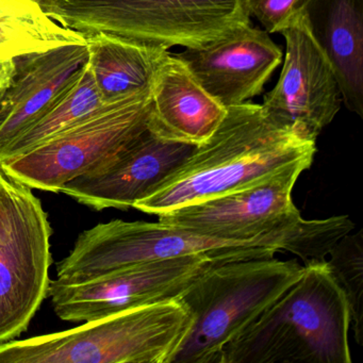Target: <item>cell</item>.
<instances>
[{
  "instance_id": "1",
  "label": "cell",
  "mask_w": 363,
  "mask_h": 363,
  "mask_svg": "<svg viewBox=\"0 0 363 363\" xmlns=\"http://www.w3.org/2000/svg\"><path fill=\"white\" fill-rule=\"evenodd\" d=\"M315 142L278 126L261 105L227 108L220 126L175 172L133 208L160 216L259 182L295 163L313 162Z\"/></svg>"
},
{
  "instance_id": "2",
  "label": "cell",
  "mask_w": 363,
  "mask_h": 363,
  "mask_svg": "<svg viewBox=\"0 0 363 363\" xmlns=\"http://www.w3.org/2000/svg\"><path fill=\"white\" fill-rule=\"evenodd\" d=\"M337 238L330 218L306 220L295 230L248 241L203 237L160 222L114 220L78 235L69 256L57 264V278L88 279L139 263L193 254L248 260L273 258L284 250L308 265L326 260Z\"/></svg>"
},
{
  "instance_id": "3",
  "label": "cell",
  "mask_w": 363,
  "mask_h": 363,
  "mask_svg": "<svg viewBox=\"0 0 363 363\" xmlns=\"http://www.w3.org/2000/svg\"><path fill=\"white\" fill-rule=\"evenodd\" d=\"M350 329L348 301L327 261L312 263L218 363H350Z\"/></svg>"
},
{
  "instance_id": "4",
  "label": "cell",
  "mask_w": 363,
  "mask_h": 363,
  "mask_svg": "<svg viewBox=\"0 0 363 363\" xmlns=\"http://www.w3.org/2000/svg\"><path fill=\"white\" fill-rule=\"evenodd\" d=\"M303 272L299 263L274 257L209 265L178 296L190 313L191 327L169 363H218L223 348Z\"/></svg>"
},
{
  "instance_id": "5",
  "label": "cell",
  "mask_w": 363,
  "mask_h": 363,
  "mask_svg": "<svg viewBox=\"0 0 363 363\" xmlns=\"http://www.w3.org/2000/svg\"><path fill=\"white\" fill-rule=\"evenodd\" d=\"M191 327L177 299L0 344V363H169Z\"/></svg>"
},
{
  "instance_id": "6",
  "label": "cell",
  "mask_w": 363,
  "mask_h": 363,
  "mask_svg": "<svg viewBox=\"0 0 363 363\" xmlns=\"http://www.w3.org/2000/svg\"><path fill=\"white\" fill-rule=\"evenodd\" d=\"M44 12L84 35L199 48L250 24L245 0H50Z\"/></svg>"
},
{
  "instance_id": "7",
  "label": "cell",
  "mask_w": 363,
  "mask_h": 363,
  "mask_svg": "<svg viewBox=\"0 0 363 363\" xmlns=\"http://www.w3.org/2000/svg\"><path fill=\"white\" fill-rule=\"evenodd\" d=\"M152 91L123 97L28 152L0 161L10 179L29 188L60 193L122 150L148 127Z\"/></svg>"
},
{
  "instance_id": "8",
  "label": "cell",
  "mask_w": 363,
  "mask_h": 363,
  "mask_svg": "<svg viewBox=\"0 0 363 363\" xmlns=\"http://www.w3.org/2000/svg\"><path fill=\"white\" fill-rule=\"evenodd\" d=\"M52 229L33 189L0 186V344L28 329L48 295Z\"/></svg>"
},
{
  "instance_id": "9",
  "label": "cell",
  "mask_w": 363,
  "mask_h": 363,
  "mask_svg": "<svg viewBox=\"0 0 363 363\" xmlns=\"http://www.w3.org/2000/svg\"><path fill=\"white\" fill-rule=\"evenodd\" d=\"M226 256L193 254L148 261L82 280L55 279L48 295L57 315L67 322H89L141 306L177 299L191 282Z\"/></svg>"
},
{
  "instance_id": "10",
  "label": "cell",
  "mask_w": 363,
  "mask_h": 363,
  "mask_svg": "<svg viewBox=\"0 0 363 363\" xmlns=\"http://www.w3.org/2000/svg\"><path fill=\"white\" fill-rule=\"evenodd\" d=\"M309 163H295L227 194L190 203L159 216V222L218 239H261L303 226L292 191Z\"/></svg>"
},
{
  "instance_id": "11",
  "label": "cell",
  "mask_w": 363,
  "mask_h": 363,
  "mask_svg": "<svg viewBox=\"0 0 363 363\" xmlns=\"http://www.w3.org/2000/svg\"><path fill=\"white\" fill-rule=\"evenodd\" d=\"M280 33L286 41L284 67L261 107L278 126L315 142L340 111L339 84L328 58L308 27L303 10Z\"/></svg>"
},
{
  "instance_id": "12",
  "label": "cell",
  "mask_w": 363,
  "mask_h": 363,
  "mask_svg": "<svg viewBox=\"0 0 363 363\" xmlns=\"http://www.w3.org/2000/svg\"><path fill=\"white\" fill-rule=\"evenodd\" d=\"M197 146L163 139L147 127L113 156L67 182L60 193L97 211L128 209L186 162Z\"/></svg>"
},
{
  "instance_id": "13",
  "label": "cell",
  "mask_w": 363,
  "mask_h": 363,
  "mask_svg": "<svg viewBox=\"0 0 363 363\" xmlns=\"http://www.w3.org/2000/svg\"><path fill=\"white\" fill-rule=\"evenodd\" d=\"M175 56L225 108L259 96L282 62L281 48L269 33L250 24L203 48H186Z\"/></svg>"
},
{
  "instance_id": "14",
  "label": "cell",
  "mask_w": 363,
  "mask_h": 363,
  "mask_svg": "<svg viewBox=\"0 0 363 363\" xmlns=\"http://www.w3.org/2000/svg\"><path fill=\"white\" fill-rule=\"evenodd\" d=\"M86 44L14 59L16 76L0 99V155L58 103L88 61Z\"/></svg>"
},
{
  "instance_id": "15",
  "label": "cell",
  "mask_w": 363,
  "mask_h": 363,
  "mask_svg": "<svg viewBox=\"0 0 363 363\" xmlns=\"http://www.w3.org/2000/svg\"><path fill=\"white\" fill-rule=\"evenodd\" d=\"M152 103L148 128L163 139L194 145L207 141L227 114V108L172 54L155 80Z\"/></svg>"
},
{
  "instance_id": "16",
  "label": "cell",
  "mask_w": 363,
  "mask_h": 363,
  "mask_svg": "<svg viewBox=\"0 0 363 363\" xmlns=\"http://www.w3.org/2000/svg\"><path fill=\"white\" fill-rule=\"evenodd\" d=\"M301 10L333 67L342 101L363 118V0H305Z\"/></svg>"
},
{
  "instance_id": "17",
  "label": "cell",
  "mask_w": 363,
  "mask_h": 363,
  "mask_svg": "<svg viewBox=\"0 0 363 363\" xmlns=\"http://www.w3.org/2000/svg\"><path fill=\"white\" fill-rule=\"evenodd\" d=\"M88 62L104 103L150 92L169 50L109 33L86 35Z\"/></svg>"
},
{
  "instance_id": "18",
  "label": "cell",
  "mask_w": 363,
  "mask_h": 363,
  "mask_svg": "<svg viewBox=\"0 0 363 363\" xmlns=\"http://www.w3.org/2000/svg\"><path fill=\"white\" fill-rule=\"evenodd\" d=\"M86 43V35L52 20L35 0H0V58Z\"/></svg>"
},
{
  "instance_id": "19",
  "label": "cell",
  "mask_w": 363,
  "mask_h": 363,
  "mask_svg": "<svg viewBox=\"0 0 363 363\" xmlns=\"http://www.w3.org/2000/svg\"><path fill=\"white\" fill-rule=\"evenodd\" d=\"M105 105L107 104L101 99L86 61L58 103L55 104L43 118L14 140L0 155V161L28 152L57 133L92 116Z\"/></svg>"
},
{
  "instance_id": "20",
  "label": "cell",
  "mask_w": 363,
  "mask_h": 363,
  "mask_svg": "<svg viewBox=\"0 0 363 363\" xmlns=\"http://www.w3.org/2000/svg\"><path fill=\"white\" fill-rule=\"evenodd\" d=\"M327 265L343 290L350 312V327L357 343H362L363 235L362 230L347 233L329 252Z\"/></svg>"
},
{
  "instance_id": "21",
  "label": "cell",
  "mask_w": 363,
  "mask_h": 363,
  "mask_svg": "<svg viewBox=\"0 0 363 363\" xmlns=\"http://www.w3.org/2000/svg\"><path fill=\"white\" fill-rule=\"evenodd\" d=\"M250 16H254L267 33H281L303 8L305 0H245Z\"/></svg>"
},
{
  "instance_id": "22",
  "label": "cell",
  "mask_w": 363,
  "mask_h": 363,
  "mask_svg": "<svg viewBox=\"0 0 363 363\" xmlns=\"http://www.w3.org/2000/svg\"><path fill=\"white\" fill-rule=\"evenodd\" d=\"M16 65L14 59L0 58V99L9 89L16 76Z\"/></svg>"
},
{
  "instance_id": "23",
  "label": "cell",
  "mask_w": 363,
  "mask_h": 363,
  "mask_svg": "<svg viewBox=\"0 0 363 363\" xmlns=\"http://www.w3.org/2000/svg\"><path fill=\"white\" fill-rule=\"evenodd\" d=\"M35 3L39 4L40 6H41L42 8H43V10L45 9L46 7L48 6V3H50V0H35Z\"/></svg>"
},
{
  "instance_id": "24",
  "label": "cell",
  "mask_w": 363,
  "mask_h": 363,
  "mask_svg": "<svg viewBox=\"0 0 363 363\" xmlns=\"http://www.w3.org/2000/svg\"><path fill=\"white\" fill-rule=\"evenodd\" d=\"M7 178V176L5 175V173H4L3 169H0V186H1V184H3L4 180Z\"/></svg>"
}]
</instances>
